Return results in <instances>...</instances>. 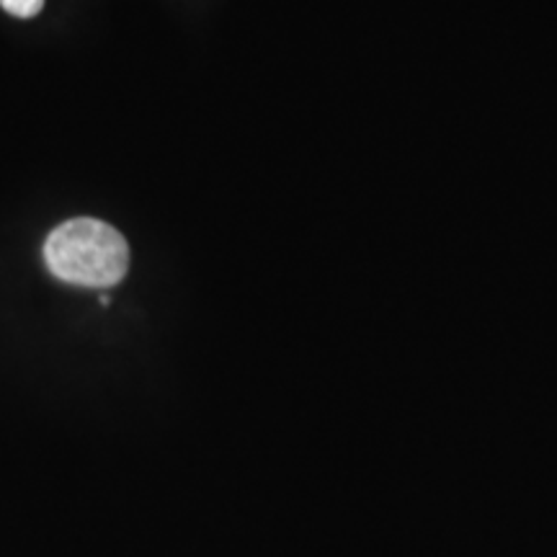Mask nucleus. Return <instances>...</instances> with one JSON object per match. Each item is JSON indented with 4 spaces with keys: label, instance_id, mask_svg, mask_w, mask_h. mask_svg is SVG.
<instances>
[{
    "label": "nucleus",
    "instance_id": "f257e3e1",
    "mask_svg": "<svg viewBox=\"0 0 557 557\" xmlns=\"http://www.w3.org/2000/svg\"><path fill=\"white\" fill-rule=\"evenodd\" d=\"M45 263L54 278L75 287L109 289L127 276L129 246L109 222L75 218L45 240Z\"/></svg>",
    "mask_w": 557,
    "mask_h": 557
},
{
    "label": "nucleus",
    "instance_id": "f03ea898",
    "mask_svg": "<svg viewBox=\"0 0 557 557\" xmlns=\"http://www.w3.org/2000/svg\"><path fill=\"white\" fill-rule=\"evenodd\" d=\"M0 5H3V9L9 11L11 16L32 18V16H37V13L41 11L45 0H0Z\"/></svg>",
    "mask_w": 557,
    "mask_h": 557
}]
</instances>
